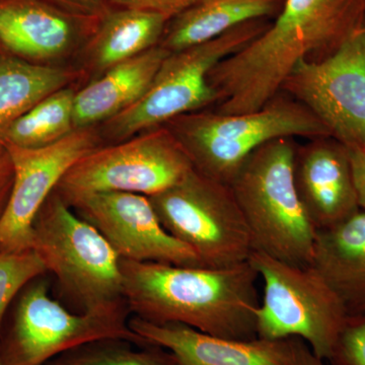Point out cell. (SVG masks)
I'll return each instance as SVG.
<instances>
[{
	"label": "cell",
	"mask_w": 365,
	"mask_h": 365,
	"mask_svg": "<svg viewBox=\"0 0 365 365\" xmlns=\"http://www.w3.org/2000/svg\"><path fill=\"white\" fill-rule=\"evenodd\" d=\"M40 276L20 292L13 318L0 334L1 365H43L79 346L107 339L148 346L129 328L128 309L72 314L49 294Z\"/></svg>",
	"instance_id": "obj_7"
},
{
	"label": "cell",
	"mask_w": 365,
	"mask_h": 365,
	"mask_svg": "<svg viewBox=\"0 0 365 365\" xmlns=\"http://www.w3.org/2000/svg\"><path fill=\"white\" fill-rule=\"evenodd\" d=\"M167 124L194 168L228 186L250 155L269 141L283 137L331 136L325 125L307 107L280 93L259 111L246 114L197 111L175 118Z\"/></svg>",
	"instance_id": "obj_5"
},
{
	"label": "cell",
	"mask_w": 365,
	"mask_h": 365,
	"mask_svg": "<svg viewBox=\"0 0 365 365\" xmlns=\"http://www.w3.org/2000/svg\"><path fill=\"white\" fill-rule=\"evenodd\" d=\"M148 198L165 230L189 247L204 267L249 260L253 241L228 185L194 168L176 185Z\"/></svg>",
	"instance_id": "obj_8"
},
{
	"label": "cell",
	"mask_w": 365,
	"mask_h": 365,
	"mask_svg": "<svg viewBox=\"0 0 365 365\" xmlns=\"http://www.w3.org/2000/svg\"><path fill=\"white\" fill-rule=\"evenodd\" d=\"M0 365H1V364H0Z\"/></svg>",
	"instance_id": "obj_33"
},
{
	"label": "cell",
	"mask_w": 365,
	"mask_h": 365,
	"mask_svg": "<svg viewBox=\"0 0 365 365\" xmlns=\"http://www.w3.org/2000/svg\"><path fill=\"white\" fill-rule=\"evenodd\" d=\"M72 2H76V4H93V2H95L96 0H71Z\"/></svg>",
	"instance_id": "obj_31"
},
{
	"label": "cell",
	"mask_w": 365,
	"mask_h": 365,
	"mask_svg": "<svg viewBox=\"0 0 365 365\" xmlns=\"http://www.w3.org/2000/svg\"><path fill=\"white\" fill-rule=\"evenodd\" d=\"M11 174H13V170L6 153L4 155L0 153V181L11 176Z\"/></svg>",
	"instance_id": "obj_30"
},
{
	"label": "cell",
	"mask_w": 365,
	"mask_h": 365,
	"mask_svg": "<svg viewBox=\"0 0 365 365\" xmlns=\"http://www.w3.org/2000/svg\"><path fill=\"white\" fill-rule=\"evenodd\" d=\"M67 78L66 71L55 67L0 58V143L16 119L48 96L61 90Z\"/></svg>",
	"instance_id": "obj_21"
},
{
	"label": "cell",
	"mask_w": 365,
	"mask_h": 365,
	"mask_svg": "<svg viewBox=\"0 0 365 365\" xmlns=\"http://www.w3.org/2000/svg\"><path fill=\"white\" fill-rule=\"evenodd\" d=\"M284 0H200L178 14L162 47L177 52L215 39L250 21L263 20Z\"/></svg>",
	"instance_id": "obj_19"
},
{
	"label": "cell",
	"mask_w": 365,
	"mask_h": 365,
	"mask_svg": "<svg viewBox=\"0 0 365 365\" xmlns=\"http://www.w3.org/2000/svg\"><path fill=\"white\" fill-rule=\"evenodd\" d=\"M193 169L182 144L163 127L117 145L95 148L67 170L55 192L64 201L98 192L150 197L174 186Z\"/></svg>",
	"instance_id": "obj_10"
},
{
	"label": "cell",
	"mask_w": 365,
	"mask_h": 365,
	"mask_svg": "<svg viewBox=\"0 0 365 365\" xmlns=\"http://www.w3.org/2000/svg\"><path fill=\"white\" fill-rule=\"evenodd\" d=\"M268 26L263 20L250 21L208 42L170 52L143 97L110 119V135L126 140L139 132L216 104L217 95L209 83V74Z\"/></svg>",
	"instance_id": "obj_9"
},
{
	"label": "cell",
	"mask_w": 365,
	"mask_h": 365,
	"mask_svg": "<svg viewBox=\"0 0 365 365\" xmlns=\"http://www.w3.org/2000/svg\"><path fill=\"white\" fill-rule=\"evenodd\" d=\"M126 9H143L163 14L168 18L177 16L200 0H112Z\"/></svg>",
	"instance_id": "obj_26"
},
{
	"label": "cell",
	"mask_w": 365,
	"mask_h": 365,
	"mask_svg": "<svg viewBox=\"0 0 365 365\" xmlns=\"http://www.w3.org/2000/svg\"><path fill=\"white\" fill-rule=\"evenodd\" d=\"M170 51L155 46L109 68L103 78L74 96V127L111 119L143 97Z\"/></svg>",
	"instance_id": "obj_17"
},
{
	"label": "cell",
	"mask_w": 365,
	"mask_h": 365,
	"mask_svg": "<svg viewBox=\"0 0 365 365\" xmlns=\"http://www.w3.org/2000/svg\"><path fill=\"white\" fill-rule=\"evenodd\" d=\"M281 91L307 107L347 148L365 143V26L330 56L302 61Z\"/></svg>",
	"instance_id": "obj_11"
},
{
	"label": "cell",
	"mask_w": 365,
	"mask_h": 365,
	"mask_svg": "<svg viewBox=\"0 0 365 365\" xmlns=\"http://www.w3.org/2000/svg\"><path fill=\"white\" fill-rule=\"evenodd\" d=\"M170 18L143 9H125L106 20L96 38L93 56L109 69L157 46Z\"/></svg>",
	"instance_id": "obj_20"
},
{
	"label": "cell",
	"mask_w": 365,
	"mask_h": 365,
	"mask_svg": "<svg viewBox=\"0 0 365 365\" xmlns=\"http://www.w3.org/2000/svg\"><path fill=\"white\" fill-rule=\"evenodd\" d=\"M297 193L316 232L339 225L360 210L349 150L333 137L297 148Z\"/></svg>",
	"instance_id": "obj_14"
},
{
	"label": "cell",
	"mask_w": 365,
	"mask_h": 365,
	"mask_svg": "<svg viewBox=\"0 0 365 365\" xmlns=\"http://www.w3.org/2000/svg\"><path fill=\"white\" fill-rule=\"evenodd\" d=\"M47 273L45 264L33 250L0 254V334L6 309L26 284Z\"/></svg>",
	"instance_id": "obj_24"
},
{
	"label": "cell",
	"mask_w": 365,
	"mask_h": 365,
	"mask_svg": "<svg viewBox=\"0 0 365 365\" xmlns=\"http://www.w3.org/2000/svg\"><path fill=\"white\" fill-rule=\"evenodd\" d=\"M329 361L332 365H365V313L348 316Z\"/></svg>",
	"instance_id": "obj_25"
},
{
	"label": "cell",
	"mask_w": 365,
	"mask_h": 365,
	"mask_svg": "<svg viewBox=\"0 0 365 365\" xmlns=\"http://www.w3.org/2000/svg\"><path fill=\"white\" fill-rule=\"evenodd\" d=\"M130 343L122 339L95 341L62 353L47 365H177L163 348L148 345L135 350Z\"/></svg>",
	"instance_id": "obj_23"
},
{
	"label": "cell",
	"mask_w": 365,
	"mask_h": 365,
	"mask_svg": "<svg viewBox=\"0 0 365 365\" xmlns=\"http://www.w3.org/2000/svg\"><path fill=\"white\" fill-rule=\"evenodd\" d=\"M74 96L69 90L48 96L6 129L0 145L43 148L68 135L74 130Z\"/></svg>",
	"instance_id": "obj_22"
},
{
	"label": "cell",
	"mask_w": 365,
	"mask_h": 365,
	"mask_svg": "<svg viewBox=\"0 0 365 365\" xmlns=\"http://www.w3.org/2000/svg\"><path fill=\"white\" fill-rule=\"evenodd\" d=\"M129 328L148 345L173 355L177 365H292L287 339L232 340L181 324H153L133 317Z\"/></svg>",
	"instance_id": "obj_15"
},
{
	"label": "cell",
	"mask_w": 365,
	"mask_h": 365,
	"mask_svg": "<svg viewBox=\"0 0 365 365\" xmlns=\"http://www.w3.org/2000/svg\"><path fill=\"white\" fill-rule=\"evenodd\" d=\"M312 267L338 295L348 316L365 313V211L316 232Z\"/></svg>",
	"instance_id": "obj_16"
},
{
	"label": "cell",
	"mask_w": 365,
	"mask_h": 365,
	"mask_svg": "<svg viewBox=\"0 0 365 365\" xmlns=\"http://www.w3.org/2000/svg\"><path fill=\"white\" fill-rule=\"evenodd\" d=\"M292 365H325L312 351L304 340L297 337L287 338Z\"/></svg>",
	"instance_id": "obj_28"
},
{
	"label": "cell",
	"mask_w": 365,
	"mask_h": 365,
	"mask_svg": "<svg viewBox=\"0 0 365 365\" xmlns=\"http://www.w3.org/2000/svg\"><path fill=\"white\" fill-rule=\"evenodd\" d=\"M294 138L263 144L230 184L248 225L254 250L290 265L313 263L316 230L297 193Z\"/></svg>",
	"instance_id": "obj_3"
},
{
	"label": "cell",
	"mask_w": 365,
	"mask_h": 365,
	"mask_svg": "<svg viewBox=\"0 0 365 365\" xmlns=\"http://www.w3.org/2000/svg\"><path fill=\"white\" fill-rule=\"evenodd\" d=\"M97 228L125 260L204 267L189 247L163 227L148 196L129 192H98L66 201Z\"/></svg>",
	"instance_id": "obj_13"
},
{
	"label": "cell",
	"mask_w": 365,
	"mask_h": 365,
	"mask_svg": "<svg viewBox=\"0 0 365 365\" xmlns=\"http://www.w3.org/2000/svg\"><path fill=\"white\" fill-rule=\"evenodd\" d=\"M72 30L54 9L25 0L0 4V43L26 58L56 57L68 47Z\"/></svg>",
	"instance_id": "obj_18"
},
{
	"label": "cell",
	"mask_w": 365,
	"mask_h": 365,
	"mask_svg": "<svg viewBox=\"0 0 365 365\" xmlns=\"http://www.w3.org/2000/svg\"><path fill=\"white\" fill-rule=\"evenodd\" d=\"M361 150H364V153H365V143H364V146H362Z\"/></svg>",
	"instance_id": "obj_32"
},
{
	"label": "cell",
	"mask_w": 365,
	"mask_h": 365,
	"mask_svg": "<svg viewBox=\"0 0 365 365\" xmlns=\"http://www.w3.org/2000/svg\"><path fill=\"white\" fill-rule=\"evenodd\" d=\"M32 250L81 313L128 309L119 255L55 191L34 222Z\"/></svg>",
	"instance_id": "obj_4"
},
{
	"label": "cell",
	"mask_w": 365,
	"mask_h": 365,
	"mask_svg": "<svg viewBox=\"0 0 365 365\" xmlns=\"http://www.w3.org/2000/svg\"><path fill=\"white\" fill-rule=\"evenodd\" d=\"M11 184H13V174L6 179L0 181V216L6 206L7 198H9V191H11Z\"/></svg>",
	"instance_id": "obj_29"
},
{
	"label": "cell",
	"mask_w": 365,
	"mask_h": 365,
	"mask_svg": "<svg viewBox=\"0 0 365 365\" xmlns=\"http://www.w3.org/2000/svg\"><path fill=\"white\" fill-rule=\"evenodd\" d=\"M359 207L365 211V153L360 148H348Z\"/></svg>",
	"instance_id": "obj_27"
},
{
	"label": "cell",
	"mask_w": 365,
	"mask_h": 365,
	"mask_svg": "<svg viewBox=\"0 0 365 365\" xmlns=\"http://www.w3.org/2000/svg\"><path fill=\"white\" fill-rule=\"evenodd\" d=\"M2 146L11 162L13 184L0 216V254L19 253L32 250L34 222L60 180L97 145L90 131L79 128L43 148Z\"/></svg>",
	"instance_id": "obj_12"
},
{
	"label": "cell",
	"mask_w": 365,
	"mask_h": 365,
	"mask_svg": "<svg viewBox=\"0 0 365 365\" xmlns=\"http://www.w3.org/2000/svg\"><path fill=\"white\" fill-rule=\"evenodd\" d=\"M264 283L256 312L257 337L300 338L322 360H329L348 318L342 302L314 267H299L261 251L250 255Z\"/></svg>",
	"instance_id": "obj_6"
},
{
	"label": "cell",
	"mask_w": 365,
	"mask_h": 365,
	"mask_svg": "<svg viewBox=\"0 0 365 365\" xmlns=\"http://www.w3.org/2000/svg\"><path fill=\"white\" fill-rule=\"evenodd\" d=\"M364 26L365 0H284L273 25L209 74L216 112L259 111L299 62L327 58Z\"/></svg>",
	"instance_id": "obj_1"
},
{
	"label": "cell",
	"mask_w": 365,
	"mask_h": 365,
	"mask_svg": "<svg viewBox=\"0 0 365 365\" xmlns=\"http://www.w3.org/2000/svg\"><path fill=\"white\" fill-rule=\"evenodd\" d=\"M129 313L232 340L257 338L258 273L249 261L225 268L120 260Z\"/></svg>",
	"instance_id": "obj_2"
}]
</instances>
